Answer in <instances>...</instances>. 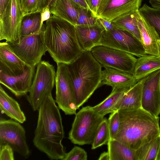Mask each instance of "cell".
I'll return each mask as SVG.
<instances>
[{"label": "cell", "instance_id": "cell-8", "mask_svg": "<svg viewBox=\"0 0 160 160\" xmlns=\"http://www.w3.org/2000/svg\"><path fill=\"white\" fill-rule=\"evenodd\" d=\"M57 65L55 101L59 109L66 115H75L78 108L68 65L58 63Z\"/></svg>", "mask_w": 160, "mask_h": 160}, {"label": "cell", "instance_id": "cell-10", "mask_svg": "<svg viewBox=\"0 0 160 160\" xmlns=\"http://www.w3.org/2000/svg\"><path fill=\"white\" fill-rule=\"evenodd\" d=\"M98 45L122 51L138 57L147 54L141 42L137 38L115 27L112 30L105 31Z\"/></svg>", "mask_w": 160, "mask_h": 160}, {"label": "cell", "instance_id": "cell-5", "mask_svg": "<svg viewBox=\"0 0 160 160\" xmlns=\"http://www.w3.org/2000/svg\"><path fill=\"white\" fill-rule=\"evenodd\" d=\"M104 118L97 113L92 107H83L75 114L68 139L74 144L92 145Z\"/></svg>", "mask_w": 160, "mask_h": 160}, {"label": "cell", "instance_id": "cell-29", "mask_svg": "<svg viewBox=\"0 0 160 160\" xmlns=\"http://www.w3.org/2000/svg\"><path fill=\"white\" fill-rule=\"evenodd\" d=\"M138 11L144 20L154 28L160 39V9L151 8L144 4Z\"/></svg>", "mask_w": 160, "mask_h": 160}, {"label": "cell", "instance_id": "cell-40", "mask_svg": "<svg viewBox=\"0 0 160 160\" xmlns=\"http://www.w3.org/2000/svg\"><path fill=\"white\" fill-rule=\"evenodd\" d=\"M10 1V0H0V16L3 13Z\"/></svg>", "mask_w": 160, "mask_h": 160}, {"label": "cell", "instance_id": "cell-42", "mask_svg": "<svg viewBox=\"0 0 160 160\" xmlns=\"http://www.w3.org/2000/svg\"><path fill=\"white\" fill-rule=\"evenodd\" d=\"M149 2L152 8L160 9V0H149Z\"/></svg>", "mask_w": 160, "mask_h": 160}, {"label": "cell", "instance_id": "cell-23", "mask_svg": "<svg viewBox=\"0 0 160 160\" xmlns=\"http://www.w3.org/2000/svg\"><path fill=\"white\" fill-rule=\"evenodd\" d=\"M142 81L141 79L123 94L114 108L115 110L141 108Z\"/></svg>", "mask_w": 160, "mask_h": 160}, {"label": "cell", "instance_id": "cell-27", "mask_svg": "<svg viewBox=\"0 0 160 160\" xmlns=\"http://www.w3.org/2000/svg\"><path fill=\"white\" fill-rule=\"evenodd\" d=\"M41 20V13L39 12L24 15L21 24L20 37L29 36L40 31L43 25Z\"/></svg>", "mask_w": 160, "mask_h": 160}, {"label": "cell", "instance_id": "cell-39", "mask_svg": "<svg viewBox=\"0 0 160 160\" xmlns=\"http://www.w3.org/2000/svg\"><path fill=\"white\" fill-rule=\"evenodd\" d=\"M51 12L49 8H46L41 13V22L42 24H43V22L47 21L50 18Z\"/></svg>", "mask_w": 160, "mask_h": 160}, {"label": "cell", "instance_id": "cell-13", "mask_svg": "<svg viewBox=\"0 0 160 160\" xmlns=\"http://www.w3.org/2000/svg\"><path fill=\"white\" fill-rule=\"evenodd\" d=\"M142 80L141 108L158 117L160 114V69Z\"/></svg>", "mask_w": 160, "mask_h": 160}, {"label": "cell", "instance_id": "cell-26", "mask_svg": "<svg viewBox=\"0 0 160 160\" xmlns=\"http://www.w3.org/2000/svg\"><path fill=\"white\" fill-rule=\"evenodd\" d=\"M129 88H112L111 92L107 97L100 103L92 107V108L97 113L104 117L106 115L114 111L116 104L125 92Z\"/></svg>", "mask_w": 160, "mask_h": 160}, {"label": "cell", "instance_id": "cell-11", "mask_svg": "<svg viewBox=\"0 0 160 160\" xmlns=\"http://www.w3.org/2000/svg\"><path fill=\"white\" fill-rule=\"evenodd\" d=\"M5 144L25 158L30 156L25 130L21 123L12 119L0 120V145Z\"/></svg>", "mask_w": 160, "mask_h": 160}, {"label": "cell", "instance_id": "cell-3", "mask_svg": "<svg viewBox=\"0 0 160 160\" xmlns=\"http://www.w3.org/2000/svg\"><path fill=\"white\" fill-rule=\"evenodd\" d=\"M45 24L47 51L57 64L71 63L83 51L78 40L75 26L53 15Z\"/></svg>", "mask_w": 160, "mask_h": 160}, {"label": "cell", "instance_id": "cell-14", "mask_svg": "<svg viewBox=\"0 0 160 160\" xmlns=\"http://www.w3.org/2000/svg\"><path fill=\"white\" fill-rule=\"evenodd\" d=\"M37 66H29L22 74L12 76L0 71V82L16 97L26 95L32 85Z\"/></svg>", "mask_w": 160, "mask_h": 160}, {"label": "cell", "instance_id": "cell-34", "mask_svg": "<svg viewBox=\"0 0 160 160\" xmlns=\"http://www.w3.org/2000/svg\"><path fill=\"white\" fill-rule=\"evenodd\" d=\"M23 15L37 12L38 0H20Z\"/></svg>", "mask_w": 160, "mask_h": 160}, {"label": "cell", "instance_id": "cell-20", "mask_svg": "<svg viewBox=\"0 0 160 160\" xmlns=\"http://www.w3.org/2000/svg\"><path fill=\"white\" fill-rule=\"evenodd\" d=\"M80 8L72 0H56L50 10L53 15L76 26L78 20Z\"/></svg>", "mask_w": 160, "mask_h": 160}, {"label": "cell", "instance_id": "cell-30", "mask_svg": "<svg viewBox=\"0 0 160 160\" xmlns=\"http://www.w3.org/2000/svg\"><path fill=\"white\" fill-rule=\"evenodd\" d=\"M110 139L108 120L104 118L99 126L93 142L92 144V149H95L107 144Z\"/></svg>", "mask_w": 160, "mask_h": 160}, {"label": "cell", "instance_id": "cell-1", "mask_svg": "<svg viewBox=\"0 0 160 160\" xmlns=\"http://www.w3.org/2000/svg\"><path fill=\"white\" fill-rule=\"evenodd\" d=\"M59 108L52 94L40 106L33 143L51 160H62L66 153L62 141L64 132Z\"/></svg>", "mask_w": 160, "mask_h": 160}, {"label": "cell", "instance_id": "cell-44", "mask_svg": "<svg viewBox=\"0 0 160 160\" xmlns=\"http://www.w3.org/2000/svg\"><path fill=\"white\" fill-rule=\"evenodd\" d=\"M156 160H160V144Z\"/></svg>", "mask_w": 160, "mask_h": 160}, {"label": "cell", "instance_id": "cell-35", "mask_svg": "<svg viewBox=\"0 0 160 160\" xmlns=\"http://www.w3.org/2000/svg\"><path fill=\"white\" fill-rule=\"evenodd\" d=\"M14 151L8 144L0 145V160H14Z\"/></svg>", "mask_w": 160, "mask_h": 160}, {"label": "cell", "instance_id": "cell-15", "mask_svg": "<svg viewBox=\"0 0 160 160\" xmlns=\"http://www.w3.org/2000/svg\"><path fill=\"white\" fill-rule=\"evenodd\" d=\"M142 0H102L97 11L98 17L112 21L129 12L138 11Z\"/></svg>", "mask_w": 160, "mask_h": 160}, {"label": "cell", "instance_id": "cell-33", "mask_svg": "<svg viewBox=\"0 0 160 160\" xmlns=\"http://www.w3.org/2000/svg\"><path fill=\"white\" fill-rule=\"evenodd\" d=\"M87 152L82 148L74 146L69 152L66 153L62 160H87Z\"/></svg>", "mask_w": 160, "mask_h": 160}, {"label": "cell", "instance_id": "cell-41", "mask_svg": "<svg viewBox=\"0 0 160 160\" xmlns=\"http://www.w3.org/2000/svg\"><path fill=\"white\" fill-rule=\"evenodd\" d=\"M78 4L80 7L90 9L87 0H72Z\"/></svg>", "mask_w": 160, "mask_h": 160}, {"label": "cell", "instance_id": "cell-17", "mask_svg": "<svg viewBox=\"0 0 160 160\" xmlns=\"http://www.w3.org/2000/svg\"><path fill=\"white\" fill-rule=\"evenodd\" d=\"M75 26L78 40L83 51H91L98 46L105 31L98 22L92 26Z\"/></svg>", "mask_w": 160, "mask_h": 160}, {"label": "cell", "instance_id": "cell-16", "mask_svg": "<svg viewBox=\"0 0 160 160\" xmlns=\"http://www.w3.org/2000/svg\"><path fill=\"white\" fill-rule=\"evenodd\" d=\"M29 66L12 51L7 42L0 43V71L17 76L23 73Z\"/></svg>", "mask_w": 160, "mask_h": 160}, {"label": "cell", "instance_id": "cell-7", "mask_svg": "<svg viewBox=\"0 0 160 160\" xmlns=\"http://www.w3.org/2000/svg\"><path fill=\"white\" fill-rule=\"evenodd\" d=\"M46 24L38 32L15 42H8L12 51L30 66H37L47 51L45 43Z\"/></svg>", "mask_w": 160, "mask_h": 160}, {"label": "cell", "instance_id": "cell-28", "mask_svg": "<svg viewBox=\"0 0 160 160\" xmlns=\"http://www.w3.org/2000/svg\"><path fill=\"white\" fill-rule=\"evenodd\" d=\"M160 144V136L135 151L136 160H156Z\"/></svg>", "mask_w": 160, "mask_h": 160}, {"label": "cell", "instance_id": "cell-18", "mask_svg": "<svg viewBox=\"0 0 160 160\" xmlns=\"http://www.w3.org/2000/svg\"><path fill=\"white\" fill-rule=\"evenodd\" d=\"M102 72L101 86L114 88H130L138 82L133 75L112 68L106 67Z\"/></svg>", "mask_w": 160, "mask_h": 160}, {"label": "cell", "instance_id": "cell-4", "mask_svg": "<svg viewBox=\"0 0 160 160\" xmlns=\"http://www.w3.org/2000/svg\"><path fill=\"white\" fill-rule=\"evenodd\" d=\"M67 65L78 109L101 86L102 66L90 51H83L76 59Z\"/></svg>", "mask_w": 160, "mask_h": 160}, {"label": "cell", "instance_id": "cell-22", "mask_svg": "<svg viewBox=\"0 0 160 160\" xmlns=\"http://www.w3.org/2000/svg\"><path fill=\"white\" fill-rule=\"evenodd\" d=\"M160 69V56L146 54L137 59L133 76L138 82Z\"/></svg>", "mask_w": 160, "mask_h": 160}, {"label": "cell", "instance_id": "cell-21", "mask_svg": "<svg viewBox=\"0 0 160 160\" xmlns=\"http://www.w3.org/2000/svg\"><path fill=\"white\" fill-rule=\"evenodd\" d=\"M0 109L2 113L21 123H23L26 121V116L18 102L10 96L1 85H0Z\"/></svg>", "mask_w": 160, "mask_h": 160}, {"label": "cell", "instance_id": "cell-9", "mask_svg": "<svg viewBox=\"0 0 160 160\" xmlns=\"http://www.w3.org/2000/svg\"><path fill=\"white\" fill-rule=\"evenodd\" d=\"M90 51L102 67L112 68L133 75L137 59L134 56L103 45L96 46Z\"/></svg>", "mask_w": 160, "mask_h": 160}, {"label": "cell", "instance_id": "cell-32", "mask_svg": "<svg viewBox=\"0 0 160 160\" xmlns=\"http://www.w3.org/2000/svg\"><path fill=\"white\" fill-rule=\"evenodd\" d=\"M108 120L110 139H114L118 132L120 124L118 110H115L112 112Z\"/></svg>", "mask_w": 160, "mask_h": 160}, {"label": "cell", "instance_id": "cell-25", "mask_svg": "<svg viewBox=\"0 0 160 160\" xmlns=\"http://www.w3.org/2000/svg\"><path fill=\"white\" fill-rule=\"evenodd\" d=\"M138 11L129 12L112 22L114 27L129 32L141 42L137 18Z\"/></svg>", "mask_w": 160, "mask_h": 160}, {"label": "cell", "instance_id": "cell-45", "mask_svg": "<svg viewBox=\"0 0 160 160\" xmlns=\"http://www.w3.org/2000/svg\"><path fill=\"white\" fill-rule=\"evenodd\" d=\"M158 45L159 56H160V39H159L158 41Z\"/></svg>", "mask_w": 160, "mask_h": 160}, {"label": "cell", "instance_id": "cell-24", "mask_svg": "<svg viewBox=\"0 0 160 160\" xmlns=\"http://www.w3.org/2000/svg\"><path fill=\"white\" fill-rule=\"evenodd\" d=\"M109 160H136L135 150L115 139L107 144Z\"/></svg>", "mask_w": 160, "mask_h": 160}, {"label": "cell", "instance_id": "cell-19", "mask_svg": "<svg viewBox=\"0 0 160 160\" xmlns=\"http://www.w3.org/2000/svg\"><path fill=\"white\" fill-rule=\"evenodd\" d=\"M141 42L147 54L159 56L158 41L159 37L154 28L140 14L137 15Z\"/></svg>", "mask_w": 160, "mask_h": 160}, {"label": "cell", "instance_id": "cell-36", "mask_svg": "<svg viewBox=\"0 0 160 160\" xmlns=\"http://www.w3.org/2000/svg\"><path fill=\"white\" fill-rule=\"evenodd\" d=\"M56 0H38L37 12L41 13L46 8L49 9L55 3Z\"/></svg>", "mask_w": 160, "mask_h": 160}, {"label": "cell", "instance_id": "cell-37", "mask_svg": "<svg viewBox=\"0 0 160 160\" xmlns=\"http://www.w3.org/2000/svg\"><path fill=\"white\" fill-rule=\"evenodd\" d=\"M98 21L105 31H108L112 30L115 27L112 21L100 17L98 18Z\"/></svg>", "mask_w": 160, "mask_h": 160}, {"label": "cell", "instance_id": "cell-38", "mask_svg": "<svg viewBox=\"0 0 160 160\" xmlns=\"http://www.w3.org/2000/svg\"><path fill=\"white\" fill-rule=\"evenodd\" d=\"M102 0H87L90 10L96 16L100 3Z\"/></svg>", "mask_w": 160, "mask_h": 160}, {"label": "cell", "instance_id": "cell-6", "mask_svg": "<svg viewBox=\"0 0 160 160\" xmlns=\"http://www.w3.org/2000/svg\"><path fill=\"white\" fill-rule=\"evenodd\" d=\"M56 72L48 61H41L37 65L27 100L33 111L38 110L46 98L52 94L55 83Z\"/></svg>", "mask_w": 160, "mask_h": 160}, {"label": "cell", "instance_id": "cell-43", "mask_svg": "<svg viewBox=\"0 0 160 160\" xmlns=\"http://www.w3.org/2000/svg\"><path fill=\"white\" fill-rule=\"evenodd\" d=\"M98 160H109V156L108 152H104L100 155Z\"/></svg>", "mask_w": 160, "mask_h": 160}, {"label": "cell", "instance_id": "cell-2", "mask_svg": "<svg viewBox=\"0 0 160 160\" xmlns=\"http://www.w3.org/2000/svg\"><path fill=\"white\" fill-rule=\"evenodd\" d=\"M118 110L120 124L114 139L136 151L160 136L159 117L142 108Z\"/></svg>", "mask_w": 160, "mask_h": 160}, {"label": "cell", "instance_id": "cell-31", "mask_svg": "<svg viewBox=\"0 0 160 160\" xmlns=\"http://www.w3.org/2000/svg\"><path fill=\"white\" fill-rule=\"evenodd\" d=\"M98 18L90 9L80 7L76 25L89 26L94 25L98 22Z\"/></svg>", "mask_w": 160, "mask_h": 160}, {"label": "cell", "instance_id": "cell-12", "mask_svg": "<svg viewBox=\"0 0 160 160\" xmlns=\"http://www.w3.org/2000/svg\"><path fill=\"white\" fill-rule=\"evenodd\" d=\"M23 15L20 0H10L0 16V40L6 42L15 41L20 37V30Z\"/></svg>", "mask_w": 160, "mask_h": 160}]
</instances>
